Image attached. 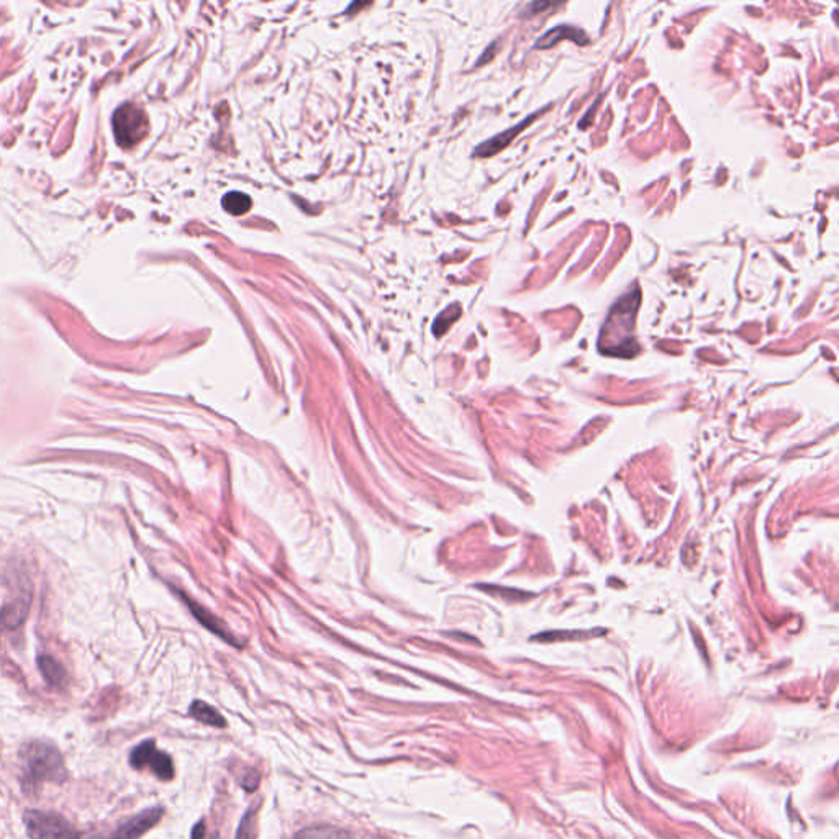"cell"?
<instances>
[{"instance_id":"obj_3","label":"cell","mask_w":839,"mask_h":839,"mask_svg":"<svg viewBox=\"0 0 839 839\" xmlns=\"http://www.w3.org/2000/svg\"><path fill=\"white\" fill-rule=\"evenodd\" d=\"M25 825L32 839H79L75 827L58 813L28 810L25 811Z\"/></svg>"},{"instance_id":"obj_9","label":"cell","mask_w":839,"mask_h":839,"mask_svg":"<svg viewBox=\"0 0 839 839\" xmlns=\"http://www.w3.org/2000/svg\"><path fill=\"white\" fill-rule=\"evenodd\" d=\"M189 715L194 720L213 726V728H226V724H228L224 715L218 712L217 708H213L212 705H209L207 701H194L191 708H189Z\"/></svg>"},{"instance_id":"obj_17","label":"cell","mask_w":839,"mask_h":839,"mask_svg":"<svg viewBox=\"0 0 839 839\" xmlns=\"http://www.w3.org/2000/svg\"><path fill=\"white\" fill-rule=\"evenodd\" d=\"M257 784H259V776H257V772H251V774H248L245 780H243V787H245L248 792H255L256 788H257Z\"/></svg>"},{"instance_id":"obj_7","label":"cell","mask_w":839,"mask_h":839,"mask_svg":"<svg viewBox=\"0 0 839 839\" xmlns=\"http://www.w3.org/2000/svg\"><path fill=\"white\" fill-rule=\"evenodd\" d=\"M184 600L187 602V606H189V608H191L192 613H194V616H195V618H197V620L202 623L203 627L207 628V629H210V631L215 633L217 637H220L222 639H225L226 643H230V645H233V646H240V643H236V641H234L233 635L230 633V629H228V628L225 627L224 621H222V620H218V618H217L215 615H212V613H210L207 608H203V606H199V604L192 602V600H189L187 597H184Z\"/></svg>"},{"instance_id":"obj_10","label":"cell","mask_w":839,"mask_h":839,"mask_svg":"<svg viewBox=\"0 0 839 839\" xmlns=\"http://www.w3.org/2000/svg\"><path fill=\"white\" fill-rule=\"evenodd\" d=\"M294 839H354V836L346 829L323 825V827H308V828L300 829Z\"/></svg>"},{"instance_id":"obj_5","label":"cell","mask_w":839,"mask_h":839,"mask_svg":"<svg viewBox=\"0 0 839 839\" xmlns=\"http://www.w3.org/2000/svg\"><path fill=\"white\" fill-rule=\"evenodd\" d=\"M548 108H550V107H546V108H542V112H536V114H533L532 117L526 118L525 122H521V123H518L517 127L511 128V130H507L505 133H500V135H497L495 139H489V141H486L484 145H480V148H478V151H476V154H479V156H484V158H489V156H494V154H497V153H499V151H502V149L505 148L507 145H511V139H515V137H517V135L520 133L523 128L528 127L530 123H533V122L536 120V117H540V115H542V114H544V112H546Z\"/></svg>"},{"instance_id":"obj_13","label":"cell","mask_w":839,"mask_h":839,"mask_svg":"<svg viewBox=\"0 0 839 839\" xmlns=\"http://www.w3.org/2000/svg\"><path fill=\"white\" fill-rule=\"evenodd\" d=\"M154 753H156V743H154V740H146V741L139 743V746L131 751V755H130V764H131L133 769L141 771V769L148 767L149 761H151V757H153Z\"/></svg>"},{"instance_id":"obj_11","label":"cell","mask_w":839,"mask_h":839,"mask_svg":"<svg viewBox=\"0 0 839 839\" xmlns=\"http://www.w3.org/2000/svg\"><path fill=\"white\" fill-rule=\"evenodd\" d=\"M38 668L42 670V676L44 680L53 685V687H61L66 682V670L63 666L51 658V656H40L38 658Z\"/></svg>"},{"instance_id":"obj_1","label":"cell","mask_w":839,"mask_h":839,"mask_svg":"<svg viewBox=\"0 0 839 839\" xmlns=\"http://www.w3.org/2000/svg\"><path fill=\"white\" fill-rule=\"evenodd\" d=\"M21 786L25 794H32L46 782L63 784L67 769L59 749L46 741H30L21 748Z\"/></svg>"},{"instance_id":"obj_8","label":"cell","mask_w":839,"mask_h":839,"mask_svg":"<svg viewBox=\"0 0 839 839\" xmlns=\"http://www.w3.org/2000/svg\"><path fill=\"white\" fill-rule=\"evenodd\" d=\"M566 38L579 43V44H587V43H589V38H587V35H585L582 30H577V28L567 27V25H559V27H556L551 32L546 33L542 38H540V42L536 43V48H550V46H554L556 43L566 40Z\"/></svg>"},{"instance_id":"obj_14","label":"cell","mask_w":839,"mask_h":839,"mask_svg":"<svg viewBox=\"0 0 839 839\" xmlns=\"http://www.w3.org/2000/svg\"><path fill=\"white\" fill-rule=\"evenodd\" d=\"M225 210L232 215H243L251 209V199L243 194V192H230L226 194L222 201Z\"/></svg>"},{"instance_id":"obj_12","label":"cell","mask_w":839,"mask_h":839,"mask_svg":"<svg viewBox=\"0 0 839 839\" xmlns=\"http://www.w3.org/2000/svg\"><path fill=\"white\" fill-rule=\"evenodd\" d=\"M148 767L160 780L170 782L174 779V764H172V759H170L168 753H162V751L156 749V753L153 755L151 761H149Z\"/></svg>"},{"instance_id":"obj_6","label":"cell","mask_w":839,"mask_h":839,"mask_svg":"<svg viewBox=\"0 0 839 839\" xmlns=\"http://www.w3.org/2000/svg\"><path fill=\"white\" fill-rule=\"evenodd\" d=\"M28 610H30V597L28 595L12 600L7 606H2V610H0V628L7 629V631L20 628L25 623L27 616H28Z\"/></svg>"},{"instance_id":"obj_16","label":"cell","mask_w":839,"mask_h":839,"mask_svg":"<svg viewBox=\"0 0 839 839\" xmlns=\"http://www.w3.org/2000/svg\"><path fill=\"white\" fill-rule=\"evenodd\" d=\"M256 833V808L249 807L241 819L234 839H255Z\"/></svg>"},{"instance_id":"obj_15","label":"cell","mask_w":839,"mask_h":839,"mask_svg":"<svg viewBox=\"0 0 839 839\" xmlns=\"http://www.w3.org/2000/svg\"><path fill=\"white\" fill-rule=\"evenodd\" d=\"M459 315H461V307H459V305H455V307H449L447 310H445V312L436 319L435 325H433V331H435L436 336L445 335L447 328L459 319Z\"/></svg>"},{"instance_id":"obj_4","label":"cell","mask_w":839,"mask_h":839,"mask_svg":"<svg viewBox=\"0 0 839 839\" xmlns=\"http://www.w3.org/2000/svg\"><path fill=\"white\" fill-rule=\"evenodd\" d=\"M164 815V810L161 807L148 808L139 811L137 817L125 821L120 828L115 831L114 839H139L143 835H146L149 829L154 828Z\"/></svg>"},{"instance_id":"obj_18","label":"cell","mask_w":839,"mask_h":839,"mask_svg":"<svg viewBox=\"0 0 839 839\" xmlns=\"http://www.w3.org/2000/svg\"><path fill=\"white\" fill-rule=\"evenodd\" d=\"M203 836H205V823L201 821L192 829V839H203Z\"/></svg>"},{"instance_id":"obj_2","label":"cell","mask_w":839,"mask_h":839,"mask_svg":"<svg viewBox=\"0 0 839 839\" xmlns=\"http://www.w3.org/2000/svg\"><path fill=\"white\" fill-rule=\"evenodd\" d=\"M114 131L122 148H131L146 139L149 120L146 112L135 104H123L114 114Z\"/></svg>"}]
</instances>
